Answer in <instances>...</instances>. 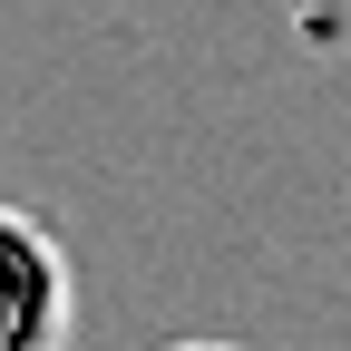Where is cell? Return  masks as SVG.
I'll return each instance as SVG.
<instances>
[{
    "instance_id": "cell-2",
    "label": "cell",
    "mask_w": 351,
    "mask_h": 351,
    "mask_svg": "<svg viewBox=\"0 0 351 351\" xmlns=\"http://www.w3.org/2000/svg\"><path fill=\"white\" fill-rule=\"evenodd\" d=\"M176 351H234V341H176Z\"/></svg>"
},
{
    "instance_id": "cell-1",
    "label": "cell",
    "mask_w": 351,
    "mask_h": 351,
    "mask_svg": "<svg viewBox=\"0 0 351 351\" xmlns=\"http://www.w3.org/2000/svg\"><path fill=\"white\" fill-rule=\"evenodd\" d=\"M78 322V274L69 244L39 215L0 205V351H59Z\"/></svg>"
}]
</instances>
